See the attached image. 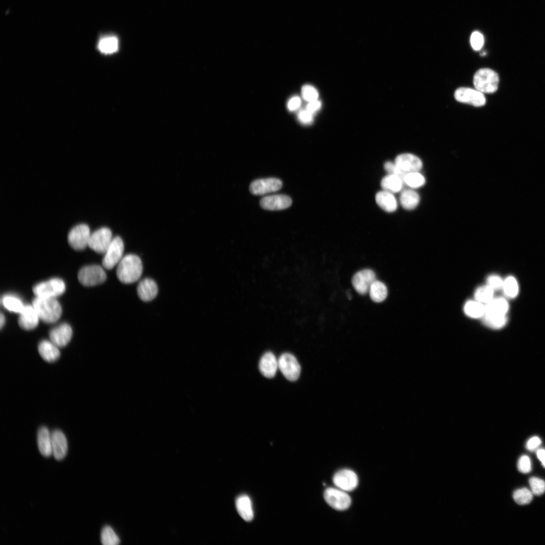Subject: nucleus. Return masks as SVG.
<instances>
[{"label":"nucleus","mask_w":545,"mask_h":545,"mask_svg":"<svg viewBox=\"0 0 545 545\" xmlns=\"http://www.w3.org/2000/svg\"><path fill=\"white\" fill-rule=\"evenodd\" d=\"M143 265L140 257L129 254L123 257L117 265V276L119 281L126 284L137 282L141 277Z\"/></svg>","instance_id":"nucleus-1"},{"label":"nucleus","mask_w":545,"mask_h":545,"mask_svg":"<svg viewBox=\"0 0 545 545\" xmlns=\"http://www.w3.org/2000/svg\"><path fill=\"white\" fill-rule=\"evenodd\" d=\"M32 305L39 319L47 323L56 322L61 316L62 307L56 298L36 296Z\"/></svg>","instance_id":"nucleus-2"},{"label":"nucleus","mask_w":545,"mask_h":545,"mask_svg":"<svg viewBox=\"0 0 545 545\" xmlns=\"http://www.w3.org/2000/svg\"><path fill=\"white\" fill-rule=\"evenodd\" d=\"M473 82L475 88L483 93L496 92L499 83V76L495 71L489 68H482L474 74Z\"/></svg>","instance_id":"nucleus-3"},{"label":"nucleus","mask_w":545,"mask_h":545,"mask_svg":"<svg viewBox=\"0 0 545 545\" xmlns=\"http://www.w3.org/2000/svg\"><path fill=\"white\" fill-rule=\"evenodd\" d=\"M78 278L82 285L89 287L103 283L106 279V275L100 266L91 265L82 267L78 272Z\"/></svg>","instance_id":"nucleus-4"},{"label":"nucleus","mask_w":545,"mask_h":545,"mask_svg":"<svg viewBox=\"0 0 545 545\" xmlns=\"http://www.w3.org/2000/svg\"><path fill=\"white\" fill-rule=\"evenodd\" d=\"M65 289V284L62 279L53 278L36 285L33 292L36 296L56 298L63 294Z\"/></svg>","instance_id":"nucleus-5"},{"label":"nucleus","mask_w":545,"mask_h":545,"mask_svg":"<svg viewBox=\"0 0 545 545\" xmlns=\"http://www.w3.org/2000/svg\"><path fill=\"white\" fill-rule=\"evenodd\" d=\"M124 250V245L122 238L119 236L113 238L110 245L104 253L102 264L104 268L111 269L119 263Z\"/></svg>","instance_id":"nucleus-6"},{"label":"nucleus","mask_w":545,"mask_h":545,"mask_svg":"<svg viewBox=\"0 0 545 545\" xmlns=\"http://www.w3.org/2000/svg\"><path fill=\"white\" fill-rule=\"evenodd\" d=\"M113 238L111 230L102 227L91 234L88 246L98 253L104 254Z\"/></svg>","instance_id":"nucleus-7"},{"label":"nucleus","mask_w":545,"mask_h":545,"mask_svg":"<svg viewBox=\"0 0 545 545\" xmlns=\"http://www.w3.org/2000/svg\"><path fill=\"white\" fill-rule=\"evenodd\" d=\"M91 233L86 224L76 226L69 232L68 241L72 248L76 250H82L88 246Z\"/></svg>","instance_id":"nucleus-8"},{"label":"nucleus","mask_w":545,"mask_h":545,"mask_svg":"<svg viewBox=\"0 0 545 545\" xmlns=\"http://www.w3.org/2000/svg\"><path fill=\"white\" fill-rule=\"evenodd\" d=\"M278 367L289 380H296L299 377L301 367L296 358L291 354L285 353L278 359Z\"/></svg>","instance_id":"nucleus-9"},{"label":"nucleus","mask_w":545,"mask_h":545,"mask_svg":"<svg viewBox=\"0 0 545 545\" xmlns=\"http://www.w3.org/2000/svg\"><path fill=\"white\" fill-rule=\"evenodd\" d=\"M324 499L333 508L340 511L348 509L351 499L345 492L332 487L326 488L324 492Z\"/></svg>","instance_id":"nucleus-10"},{"label":"nucleus","mask_w":545,"mask_h":545,"mask_svg":"<svg viewBox=\"0 0 545 545\" xmlns=\"http://www.w3.org/2000/svg\"><path fill=\"white\" fill-rule=\"evenodd\" d=\"M282 181L276 178L259 179L253 181L250 185V192L255 195H262L276 192L282 187Z\"/></svg>","instance_id":"nucleus-11"},{"label":"nucleus","mask_w":545,"mask_h":545,"mask_svg":"<svg viewBox=\"0 0 545 545\" xmlns=\"http://www.w3.org/2000/svg\"><path fill=\"white\" fill-rule=\"evenodd\" d=\"M454 97L459 102L468 103L475 106H482L486 102L483 93L475 88H459L455 91Z\"/></svg>","instance_id":"nucleus-12"},{"label":"nucleus","mask_w":545,"mask_h":545,"mask_svg":"<svg viewBox=\"0 0 545 545\" xmlns=\"http://www.w3.org/2000/svg\"><path fill=\"white\" fill-rule=\"evenodd\" d=\"M376 280L373 271L365 269L357 272L353 277L352 284L355 290L359 294L364 295L369 292L372 284Z\"/></svg>","instance_id":"nucleus-13"},{"label":"nucleus","mask_w":545,"mask_h":545,"mask_svg":"<svg viewBox=\"0 0 545 545\" xmlns=\"http://www.w3.org/2000/svg\"><path fill=\"white\" fill-rule=\"evenodd\" d=\"M395 164L404 174L419 172L422 168L421 160L411 153H402L395 158Z\"/></svg>","instance_id":"nucleus-14"},{"label":"nucleus","mask_w":545,"mask_h":545,"mask_svg":"<svg viewBox=\"0 0 545 545\" xmlns=\"http://www.w3.org/2000/svg\"><path fill=\"white\" fill-rule=\"evenodd\" d=\"M333 482L341 489L350 492L356 487L358 479L356 474L352 470L342 469L335 473Z\"/></svg>","instance_id":"nucleus-15"},{"label":"nucleus","mask_w":545,"mask_h":545,"mask_svg":"<svg viewBox=\"0 0 545 545\" xmlns=\"http://www.w3.org/2000/svg\"><path fill=\"white\" fill-rule=\"evenodd\" d=\"M292 204L291 198L284 194L266 196L260 201V206L266 210H278L288 208Z\"/></svg>","instance_id":"nucleus-16"},{"label":"nucleus","mask_w":545,"mask_h":545,"mask_svg":"<svg viewBox=\"0 0 545 545\" xmlns=\"http://www.w3.org/2000/svg\"><path fill=\"white\" fill-rule=\"evenodd\" d=\"M50 340L58 347L66 346L72 337V330L67 323H62L50 330Z\"/></svg>","instance_id":"nucleus-17"},{"label":"nucleus","mask_w":545,"mask_h":545,"mask_svg":"<svg viewBox=\"0 0 545 545\" xmlns=\"http://www.w3.org/2000/svg\"><path fill=\"white\" fill-rule=\"evenodd\" d=\"M52 454L57 460L63 459L68 451V443L64 433L59 429L51 432Z\"/></svg>","instance_id":"nucleus-18"},{"label":"nucleus","mask_w":545,"mask_h":545,"mask_svg":"<svg viewBox=\"0 0 545 545\" xmlns=\"http://www.w3.org/2000/svg\"><path fill=\"white\" fill-rule=\"evenodd\" d=\"M39 319V317L33 306L26 305L20 313L18 324L24 330H31L37 326Z\"/></svg>","instance_id":"nucleus-19"},{"label":"nucleus","mask_w":545,"mask_h":545,"mask_svg":"<svg viewBox=\"0 0 545 545\" xmlns=\"http://www.w3.org/2000/svg\"><path fill=\"white\" fill-rule=\"evenodd\" d=\"M137 292L141 300L148 302L155 298L158 293V287L154 280L145 278L139 283Z\"/></svg>","instance_id":"nucleus-20"},{"label":"nucleus","mask_w":545,"mask_h":545,"mask_svg":"<svg viewBox=\"0 0 545 545\" xmlns=\"http://www.w3.org/2000/svg\"><path fill=\"white\" fill-rule=\"evenodd\" d=\"M278 360L271 352H266L261 358L259 369L261 374L267 378L273 377L278 368Z\"/></svg>","instance_id":"nucleus-21"},{"label":"nucleus","mask_w":545,"mask_h":545,"mask_svg":"<svg viewBox=\"0 0 545 545\" xmlns=\"http://www.w3.org/2000/svg\"><path fill=\"white\" fill-rule=\"evenodd\" d=\"M37 446L40 454L48 457L52 455L51 433L45 426L39 428L37 432Z\"/></svg>","instance_id":"nucleus-22"},{"label":"nucleus","mask_w":545,"mask_h":545,"mask_svg":"<svg viewBox=\"0 0 545 545\" xmlns=\"http://www.w3.org/2000/svg\"><path fill=\"white\" fill-rule=\"evenodd\" d=\"M38 351L40 356L48 362H54L60 356L59 347L50 340L41 341L38 345Z\"/></svg>","instance_id":"nucleus-23"},{"label":"nucleus","mask_w":545,"mask_h":545,"mask_svg":"<svg viewBox=\"0 0 545 545\" xmlns=\"http://www.w3.org/2000/svg\"><path fill=\"white\" fill-rule=\"evenodd\" d=\"M375 201L377 205L384 210L392 212L397 208V202L393 193L383 190L376 194Z\"/></svg>","instance_id":"nucleus-24"},{"label":"nucleus","mask_w":545,"mask_h":545,"mask_svg":"<svg viewBox=\"0 0 545 545\" xmlns=\"http://www.w3.org/2000/svg\"><path fill=\"white\" fill-rule=\"evenodd\" d=\"M236 506L238 513L244 520H252L253 511L251 501L248 496L243 495L238 497L236 501Z\"/></svg>","instance_id":"nucleus-25"},{"label":"nucleus","mask_w":545,"mask_h":545,"mask_svg":"<svg viewBox=\"0 0 545 545\" xmlns=\"http://www.w3.org/2000/svg\"><path fill=\"white\" fill-rule=\"evenodd\" d=\"M484 307V314L499 315H506L509 308L506 300L502 298H493Z\"/></svg>","instance_id":"nucleus-26"},{"label":"nucleus","mask_w":545,"mask_h":545,"mask_svg":"<svg viewBox=\"0 0 545 545\" xmlns=\"http://www.w3.org/2000/svg\"><path fill=\"white\" fill-rule=\"evenodd\" d=\"M420 197L418 194L412 189H405L400 196V202L402 206L406 210L414 209L419 204Z\"/></svg>","instance_id":"nucleus-27"},{"label":"nucleus","mask_w":545,"mask_h":545,"mask_svg":"<svg viewBox=\"0 0 545 545\" xmlns=\"http://www.w3.org/2000/svg\"><path fill=\"white\" fill-rule=\"evenodd\" d=\"M404 184L403 180L398 176L389 174L384 177L380 182V185L383 190L392 193L399 192Z\"/></svg>","instance_id":"nucleus-28"},{"label":"nucleus","mask_w":545,"mask_h":545,"mask_svg":"<svg viewBox=\"0 0 545 545\" xmlns=\"http://www.w3.org/2000/svg\"><path fill=\"white\" fill-rule=\"evenodd\" d=\"M368 292L370 298L375 302L383 301L388 295V290L385 284L376 280L371 285Z\"/></svg>","instance_id":"nucleus-29"},{"label":"nucleus","mask_w":545,"mask_h":545,"mask_svg":"<svg viewBox=\"0 0 545 545\" xmlns=\"http://www.w3.org/2000/svg\"><path fill=\"white\" fill-rule=\"evenodd\" d=\"M118 38L113 36H105L101 38L98 43V49L104 54H111L118 49Z\"/></svg>","instance_id":"nucleus-30"},{"label":"nucleus","mask_w":545,"mask_h":545,"mask_svg":"<svg viewBox=\"0 0 545 545\" xmlns=\"http://www.w3.org/2000/svg\"><path fill=\"white\" fill-rule=\"evenodd\" d=\"M464 310L465 314L468 316L477 318L483 316L485 307L482 303L476 300H470L465 303Z\"/></svg>","instance_id":"nucleus-31"},{"label":"nucleus","mask_w":545,"mask_h":545,"mask_svg":"<svg viewBox=\"0 0 545 545\" xmlns=\"http://www.w3.org/2000/svg\"><path fill=\"white\" fill-rule=\"evenodd\" d=\"M1 303L7 310L19 313L24 307L21 300L12 295L4 296L1 299Z\"/></svg>","instance_id":"nucleus-32"},{"label":"nucleus","mask_w":545,"mask_h":545,"mask_svg":"<svg viewBox=\"0 0 545 545\" xmlns=\"http://www.w3.org/2000/svg\"><path fill=\"white\" fill-rule=\"evenodd\" d=\"M101 542L103 545H117L120 543V539L113 529L106 525L101 530Z\"/></svg>","instance_id":"nucleus-33"},{"label":"nucleus","mask_w":545,"mask_h":545,"mask_svg":"<svg viewBox=\"0 0 545 545\" xmlns=\"http://www.w3.org/2000/svg\"><path fill=\"white\" fill-rule=\"evenodd\" d=\"M425 183V178L419 172L408 173L404 178V183L411 188H419L424 185Z\"/></svg>","instance_id":"nucleus-34"},{"label":"nucleus","mask_w":545,"mask_h":545,"mask_svg":"<svg viewBox=\"0 0 545 545\" xmlns=\"http://www.w3.org/2000/svg\"><path fill=\"white\" fill-rule=\"evenodd\" d=\"M493 295L494 290L488 285L478 287L474 294L476 301L486 304L493 299Z\"/></svg>","instance_id":"nucleus-35"},{"label":"nucleus","mask_w":545,"mask_h":545,"mask_svg":"<svg viewBox=\"0 0 545 545\" xmlns=\"http://www.w3.org/2000/svg\"><path fill=\"white\" fill-rule=\"evenodd\" d=\"M485 325L493 329H500L503 327L507 322V317L505 315H487L484 314L482 316Z\"/></svg>","instance_id":"nucleus-36"},{"label":"nucleus","mask_w":545,"mask_h":545,"mask_svg":"<svg viewBox=\"0 0 545 545\" xmlns=\"http://www.w3.org/2000/svg\"><path fill=\"white\" fill-rule=\"evenodd\" d=\"M513 499L519 505L529 503L532 499V493L526 488L517 489L514 492Z\"/></svg>","instance_id":"nucleus-37"},{"label":"nucleus","mask_w":545,"mask_h":545,"mask_svg":"<svg viewBox=\"0 0 545 545\" xmlns=\"http://www.w3.org/2000/svg\"><path fill=\"white\" fill-rule=\"evenodd\" d=\"M502 288L505 294L510 297H515L518 294V284L516 279L513 277H509L506 279L503 282Z\"/></svg>","instance_id":"nucleus-38"},{"label":"nucleus","mask_w":545,"mask_h":545,"mask_svg":"<svg viewBox=\"0 0 545 545\" xmlns=\"http://www.w3.org/2000/svg\"><path fill=\"white\" fill-rule=\"evenodd\" d=\"M532 493L535 495H540L545 491V481L540 478L532 477L529 480Z\"/></svg>","instance_id":"nucleus-39"},{"label":"nucleus","mask_w":545,"mask_h":545,"mask_svg":"<svg viewBox=\"0 0 545 545\" xmlns=\"http://www.w3.org/2000/svg\"><path fill=\"white\" fill-rule=\"evenodd\" d=\"M302 95L304 100L309 102L318 99V93L315 87L310 85L302 87Z\"/></svg>","instance_id":"nucleus-40"},{"label":"nucleus","mask_w":545,"mask_h":545,"mask_svg":"<svg viewBox=\"0 0 545 545\" xmlns=\"http://www.w3.org/2000/svg\"><path fill=\"white\" fill-rule=\"evenodd\" d=\"M384 169L389 174L395 175L400 177L404 182V178L406 175L397 167L395 162L387 161L384 164Z\"/></svg>","instance_id":"nucleus-41"},{"label":"nucleus","mask_w":545,"mask_h":545,"mask_svg":"<svg viewBox=\"0 0 545 545\" xmlns=\"http://www.w3.org/2000/svg\"><path fill=\"white\" fill-rule=\"evenodd\" d=\"M518 469L521 472L527 473L531 471V462L529 458L526 455L522 456L518 462Z\"/></svg>","instance_id":"nucleus-42"},{"label":"nucleus","mask_w":545,"mask_h":545,"mask_svg":"<svg viewBox=\"0 0 545 545\" xmlns=\"http://www.w3.org/2000/svg\"><path fill=\"white\" fill-rule=\"evenodd\" d=\"M483 37L481 33L478 32H474L472 34L470 42L474 49L476 50L480 49L483 44Z\"/></svg>","instance_id":"nucleus-43"},{"label":"nucleus","mask_w":545,"mask_h":545,"mask_svg":"<svg viewBox=\"0 0 545 545\" xmlns=\"http://www.w3.org/2000/svg\"><path fill=\"white\" fill-rule=\"evenodd\" d=\"M487 285L490 287L494 290H498L503 287V282L501 278L497 275H492L487 278Z\"/></svg>","instance_id":"nucleus-44"},{"label":"nucleus","mask_w":545,"mask_h":545,"mask_svg":"<svg viewBox=\"0 0 545 545\" xmlns=\"http://www.w3.org/2000/svg\"><path fill=\"white\" fill-rule=\"evenodd\" d=\"M313 114L306 109L301 111L298 114L299 121L303 124H309L313 121Z\"/></svg>","instance_id":"nucleus-45"},{"label":"nucleus","mask_w":545,"mask_h":545,"mask_svg":"<svg viewBox=\"0 0 545 545\" xmlns=\"http://www.w3.org/2000/svg\"><path fill=\"white\" fill-rule=\"evenodd\" d=\"M541 442L538 437L531 438L526 443V448L531 451L535 450L541 444Z\"/></svg>","instance_id":"nucleus-46"},{"label":"nucleus","mask_w":545,"mask_h":545,"mask_svg":"<svg viewBox=\"0 0 545 545\" xmlns=\"http://www.w3.org/2000/svg\"><path fill=\"white\" fill-rule=\"evenodd\" d=\"M301 103V101L300 98L298 96H294L289 100L287 106L290 111H294L297 110L300 107Z\"/></svg>","instance_id":"nucleus-47"},{"label":"nucleus","mask_w":545,"mask_h":545,"mask_svg":"<svg viewBox=\"0 0 545 545\" xmlns=\"http://www.w3.org/2000/svg\"><path fill=\"white\" fill-rule=\"evenodd\" d=\"M321 105V102L316 99L308 102L306 106V110L313 114L320 109Z\"/></svg>","instance_id":"nucleus-48"},{"label":"nucleus","mask_w":545,"mask_h":545,"mask_svg":"<svg viewBox=\"0 0 545 545\" xmlns=\"http://www.w3.org/2000/svg\"><path fill=\"white\" fill-rule=\"evenodd\" d=\"M536 455L542 465L545 467V450L538 449L536 452Z\"/></svg>","instance_id":"nucleus-49"},{"label":"nucleus","mask_w":545,"mask_h":545,"mask_svg":"<svg viewBox=\"0 0 545 545\" xmlns=\"http://www.w3.org/2000/svg\"><path fill=\"white\" fill-rule=\"evenodd\" d=\"M5 316L4 315V314L2 313H1V315H0V327H1V329H2L3 327L4 324H5Z\"/></svg>","instance_id":"nucleus-50"}]
</instances>
